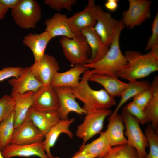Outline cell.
Masks as SVG:
<instances>
[{"label":"cell","instance_id":"obj_1","mask_svg":"<svg viewBox=\"0 0 158 158\" xmlns=\"http://www.w3.org/2000/svg\"><path fill=\"white\" fill-rule=\"evenodd\" d=\"M125 26L120 20L109 49L105 56L98 61L83 65L90 70L92 74L119 77L120 71L127 62L120 47L121 33Z\"/></svg>","mask_w":158,"mask_h":158},{"label":"cell","instance_id":"obj_2","mask_svg":"<svg viewBox=\"0 0 158 158\" xmlns=\"http://www.w3.org/2000/svg\"><path fill=\"white\" fill-rule=\"evenodd\" d=\"M91 74L88 69L83 73L78 84L71 88L76 98L84 104L83 108L87 112L99 109H109L115 105L114 97L110 95L105 90H95L92 89L88 83V79Z\"/></svg>","mask_w":158,"mask_h":158},{"label":"cell","instance_id":"obj_3","mask_svg":"<svg viewBox=\"0 0 158 158\" xmlns=\"http://www.w3.org/2000/svg\"><path fill=\"white\" fill-rule=\"evenodd\" d=\"M124 56L126 64L121 69L119 77L129 81L147 76L158 70V60L150 51L143 54L137 51L127 50Z\"/></svg>","mask_w":158,"mask_h":158},{"label":"cell","instance_id":"obj_4","mask_svg":"<svg viewBox=\"0 0 158 158\" xmlns=\"http://www.w3.org/2000/svg\"><path fill=\"white\" fill-rule=\"evenodd\" d=\"M73 35L72 38L61 36L59 40L64 55L72 67L87 64L91 54L85 37L80 32Z\"/></svg>","mask_w":158,"mask_h":158},{"label":"cell","instance_id":"obj_5","mask_svg":"<svg viewBox=\"0 0 158 158\" xmlns=\"http://www.w3.org/2000/svg\"><path fill=\"white\" fill-rule=\"evenodd\" d=\"M126 128L125 133L128 145L134 148L139 158H144L147 154L146 148L149 147L148 140L142 131L138 120L130 114L125 107L121 114Z\"/></svg>","mask_w":158,"mask_h":158},{"label":"cell","instance_id":"obj_6","mask_svg":"<svg viewBox=\"0 0 158 158\" xmlns=\"http://www.w3.org/2000/svg\"><path fill=\"white\" fill-rule=\"evenodd\" d=\"M15 23L20 28L26 29L34 28L40 20L42 11L35 0H20L17 6L11 10Z\"/></svg>","mask_w":158,"mask_h":158},{"label":"cell","instance_id":"obj_7","mask_svg":"<svg viewBox=\"0 0 158 158\" xmlns=\"http://www.w3.org/2000/svg\"><path fill=\"white\" fill-rule=\"evenodd\" d=\"M109 109H96L87 112L84 120L78 126L76 135L83 140V145L90 138L100 133L103 129L105 119L112 114Z\"/></svg>","mask_w":158,"mask_h":158},{"label":"cell","instance_id":"obj_8","mask_svg":"<svg viewBox=\"0 0 158 158\" xmlns=\"http://www.w3.org/2000/svg\"><path fill=\"white\" fill-rule=\"evenodd\" d=\"M129 8L122 13L121 21L131 29L141 25L151 16L150 0H129Z\"/></svg>","mask_w":158,"mask_h":158},{"label":"cell","instance_id":"obj_9","mask_svg":"<svg viewBox=\"0 0 158 158\" xmlns=\"http://www.w3.org/2000/svg\"><path fill=\"white\" fill-rule=\"evenodd\" d=\"M101 8L95 4L94 0H89L84 10L68 18V23L73 33L80 32L81 30L85 28L94 27Z\"/></svg>","mask_w":158,"mask_h":158},{"label":"cell","instance_id":"obj_10","mask_svg":"<svg viewBox=\"0 0 158 158\" xmlns=\"http://www.w3.org/2000/svg\"><path fill=\"white\" fill-rule=\"evenodd\" d=\"M59 106L58 97L51 85H43L34 92L31 108L41 112L57 111Z\"/></svg>","mask_w":158,"mask_h":158},{"label":"cell","instance_id":"obj_11","mask_svg":"<svg viewBox=\"0 0 158 158\" xmlns=\"http://www.w3.org/2000/svg\"><path fill=\"white\" fill-rule=\"evenodd\" d=\"M30 69L36 79L44 85L51 84L53 79L60 69L59 64L53 56L44 54L38 62L32 65Z\"/></svg>","mask_w":158,"mask_h":158},{"label":"cell","instance_id":"obj_12","mask_svg":"<svg viewBox=\"0 0 158 158\" xmlns=\"http://www.w3.org/2000/svg\"><path fill=\"white\" fill-rule=\"evenodd\" d=\"M54 88L59 101V106L57 113L60 120L69 119L68 114L71 112L79 115L87 114V111L81 107L76 101V98L72 92L71 87Z\"/></svg>","mask_w":158,"mask_h":158},{"label":"cell","instance_id":"obj_13","mask_svg":"<svg viewBox=\"0 0 158 158\" xmlns=\"http://www.w3.org/2000/svg\"><path fill=\"white\" fill-rule=\"evenodd\" d=\"M120 20L113 18L109 12L99 10L94 29L103 43L109 47L114 37Z\"/></svg>","mask_w":158,"mask_h":158},{"label":"cell","instance_id":"obj_14","mask_svg":"<svg viewBox=\"0 0 158 158\" xmlns=\"http://www.w3.org/2000/svg\"><path fill=\"white\" fill-rule=\"evenodd\" d=\"M45 135L29 118L25 120L15 129L11 144L23 145L36 142L42 140Z\"/></svg>","mask_w":158,"mask_h":158},{"label":"cell","instance_id":"obj_15","mask_svg":"<svg viewBox=\"0 0 158 158\" xmlns=\"http://www.w3.org/2000/svg\"><path fill=\"white\" fill-rule=\"evenodd\" d=\"M8 82L12 87L11 94H22L28 92H35L43 85L31 72L29 67L22 68L19 76L10 79Z\"/></svg>","mask_w":158,"mask_h":158},{"label":"cell","instance_id":"obj_16","mask_svg":"<svg viewBox=\"0 0 158 158\" xmlns=\"http://www.w3.org/2000/svg\"><path fill=\"white\" fill-rule=\"evenodd\" d=\"M1 152L5 158L33 156H37L40 158H48L45 151L42 141L23 145L11 144Z\"/></svg>","mask_w":158,"mask_h":158},{"label":"cell","instance_id":"obj_17","mask_svg":"<svg viewBox=\"0 0 158 158\" xmlns=\"http://www.w3.org/2000/svg\"><path fill=\"white\" fill-rule=\"evenodd\" d=\"M80 32L85 37L91 50V54L87 64H92L100 60L106 54L109 47L103 43L94 27L85 28Z\"/></svg>","mask_w":158,"mask_h":158},{"label":"cell","instance_id":"obj_18","mask_svg":"<svg viewBox=\"0 0 158 158\" xmlns=\"http://www.w3.org/2000/svg\"><path fill=\"white\" fill-rule=\"evenodd\" d=\"M75 120L74 118L66 120L60 119L45 135L43 144L45 151L48 158L55 157L52 155L50 149L55 145L61 134L65 133L72 139L73 134L69 128Z\"/></svg>","mask_w":158,"mask_h":158},{"label":"cell","instance_id":"obj_19","mask_svg":"<svg viewBox=\"0 0 158 158\" xmlns=\"http://www.w3.org/2000/svg\"><path fill=\"white\" fill-rule=\"evenodd\" d=\"M47 31L51 38L61 36L71 38L73 37L67 15L60 13L55 14L51 17L45 21Z\"/></svg>","mask_w":158,"mask_h":158},{"label":"cell","instance_id":"obj_20","mask_svg":"<svg viewBox=\"0 0 158 158\" xmlns=\"http://www.w3.org/2000/svg\"><path fill=\"white\" fill-rule=\"evenodd\" d=\"M89 69L83 65H75L64 72H57L55 74L51 85L54 87H73L79 84L81 75Z\"/></svg>","mask_w":158,"mask_h":158},{"label":"cell","instance_id":"obj_21","mask_svg":"<svg viewBox=\"0 0 158 158\" xmlns=\"http://www.w3.org/2000/svg\"><path fill=\"white\" fill-rule=\"evenodd\" d=\"M51 39L45 31L40 34L30 33L24 37L23 42L32 51L34 63L39 61L43 56L47 46Z\"/></svg>","mask_w":158,"mask_h":158},{"label":"cell","instance_id":"obj_22","mask_svg":"<svg viewBox=\"0 0 158 158\" xmlns=\"http://www.w3.org/2000/svg\"><path fill=\"white\" fill-rule=\"evenodd\" d=\"M108 121L106 130L112 147L127 144V140L124 135L125 126L121 115L118 113H112Z\"/></svg>","mask_w":158,"mask_h":158},{"label":"cell","instance_id":"obj_23","mask_svg":"<svg viewBox=\"0 0 158 158\" xmlns=\"http://www.w3.org/2000/svg\"><path fill=\"white\" fill-rule=\"evenodd\" d=\"M26 117L30 119L44 135L60 120L57 111H39L31 107Z\"/></svg>","mask_w":158,"mask_h":158},{"label":"cell","instance_id":"obj_24","mask_svg":"<svg viewBox=\"0 0 158 158\" xmlns=\"http://www.w3.org/2000/svg\"><path fill=\"white\" fill-rule=\"evenodd\" d=\"M88 80L101 85L107 92L114 97H121L128 84L119 80L118 78L92 73L89 77Z\"/></svg>","mask_w":158,"mask_h":158},{"label":"cell","instance_id":"obj_25","mask_svg":"<svg viewBox=\"0 0 158 158\" xmlns=\"http://www.w3.org/2000/svg\"><path fill=\"white\" fill-rule=\"evenodd\" d=\"M33 93L32 92H28L22 94H11L15 103L14 109L15 129L25 120L32 104Z\"/></svg>","mask_w":158,"mask_h":158},{"label":"cell","instance_id":"obj_26","mask_svg":"<svg viewBox=\"0 0 158 158\" xmlns=\"http://www.w3.org/2000/svg\"><path fill=\"white\" fill-rule=\"evenodd\" d=\"M100 133L99 137L91 143L81 145L79 151L94 155L97 158L105 156L112 147L107 131H102Z\"/></svg>","mask_w":158,"mask_h":158},{"label":"cell","instance_id":"obj_27","mask_svg":"<svg viewBox=\"0 0 158 158\" xmlns=\"http://www.w3.org/2000/svg\"><path fill=\"white\" fill-rule=\"evenodd\" d=\"M153 90L152 97L144 111L147 123L157 130L158 123V77H156L150 85Z\"/></svg>","mask_w":158,"mask_h":158},{"label":"cell","instance_id":"obj_28","mask_svg":"<svg viewBox=\"0 0 158 158\" xmlns=\"http://www.w3.org/2000/svg\"><path fill=\"white\" fill-rule=\"evenodd\" d=\"M128 85L121 97V99L113 113H118L122 106L127 101L134 97L150 86L147 82L137 80L129 81Z\"/></svg>","mask_w":158,"mask_h":158},{"label":"cell","instance_id":"obj_29","mask_svg":"<svg viewBox=\"0 0 158 158\" xmlns=\"http://www.w3.org/2000/svg\"><path fill=\"white\" fill-rule=\"evenodd\" d=\"M15 130L14 110L0 123V150L2 151L11 144Z\"/></svg>","mask_w":158,"mask_h":158},{"label":"cell","instance_id":"obj_30","mask_svg":"<svg viewBox=\"0 0 158 158\" xmlns=\"http://www.w3.org/2000/svg\"><path fill=\"white\" fill-rule=\"evenodd\" d=\"M101 158H139L135 149L126 144L114 146Z\"/></svg>","mask_w":158,"mask_h":158},{"label":"cell","instance_id":"obj_31","mask_svg":"<svg viewBox=\"0 0 158 158\" xmlns=\"http://www.w3.org/2000/svg\"><path fill=\"white\" fill-rule=\"evenodd\" d=\"M145 132L150 150L144 158H158V136L157 133L150 125L146 126Z\"/></svg>","mask_w":158,"mask_h":158},{"label":"cell","instance_id":"obj_32","mask_svg":"<svg viewBox=\"0 0 158 158\" xmlns=\"http://www.w3.org/2000/svg\"><path fill=\"white\" fill-rule=\"evenodd\" d=\"M15 105L14 99L11 95H5L0 99V123L13 111Z\"/></svg>","mask_w":158,"mask_h":158},{"label":"cell","instance_id":"obj_33","mask_svg":"<svg viewBox=\"0 0 158 158\" xmlns=\"http://www.w3.org/2000/svg\"><path fill=\"white\" fill-rule=\"evenodd\" d=\"M153 94V90L150 85L149 88L134 97L133 101L140 109L144 110L151 99Z\"/></svg>","mask_w":158,"mask_h":158},{"label":"cell","instance_id":"obj_34","mask_svg":"<svg viewBox=\"0 0 158 158\" xmlns=\"http://www.w3.org/2000/svg\"><path fill=\"white\" fill-rule=\"evenodd\" d=\"M45 4L49 6L50 8L59 11L63 8L71 11L72 6L77 2L76 0H44Z\"/></svg>","mask_w":158,"mask_h":158},{"label":"cell","instance_id":"obj_35","mask_svg":"<svg viewBox=\"0 0 158 158\" xmlns=\"http://www.w3.org/2000/svg\"><path fill=\"white\" fill-rule=\"evenodd\" d=\"M152 33L145 48L146 51L158 46V13H156L152 25Z\"/></svg>","mask_w":158,"mask_h":158},{"label":"cell","instance_id":"obj_36","mask_svg":"<svg viewBox=\"0 0 158 158\" xmlns=\"http://www.w3.org/2000/svg\"><path fill=\"white\" fill-rule=\"evenodd\" d=\"M127 110L137 118L142 125L147 123L144 110L140 109L133 101L125 107Z\"/></svg>","mask_w":158,"mask_h":158},{"label":"cell","instance_id":"obj_37","mask_svg":"<svg viewBox=\"0 0 158 158\" xmlns=\"http://www.w3.org/2000/svg\"><path fill=\"white\" fill-rule=\"evenodd\" d=\"M22 68L20 67H5L0 70V82L9 78H18L20 75Z\"/></svg>","mask_w":158,"mask_h":158},{"label":"cell","instance_id":"obj_38","mask_svg":"<svg viewBox=\"0 0 158 158\" xmlns=\"http://www.w3.org/2000/svg\"><path fill=\"white\" fill-rule=\"evenodd\" d=\"M20 0H0V3L6 8L12 9L18 5Z\"/></svg>","mask_w":158,"mask_h":158},{"label":"cell","instance_id":"obj_39","mask_svg":"<svg viewBox=\"0 0 158 158\" xmlns=\"http://www.w3.org/2000/svg\"><path fill=\"white\" fill-rule=\"evenodd\" d=\"M118 0H108L105 4V6L111 11H114L118 8Z\"/></svg>","mask_w":158,"mask_h":158},{"label":"cell","instance_id":"obj_40","mask_svg":"<svg viewBox=\"0 0 158 158\" xmlns=\"http://www.w3.org/2000/svg\"><path fill=\"white\" fill-rule=\"evenodd\" d=\"M56 158H61L59 157H56ZM94 155L85 153L84 152L78 151L76 152L73 156L71 158H95Z\"/></svg>","mask_w":158,"mask_h":158},{"label":"cell","instance_id":"obj_41","mask_svg":"<svg viewBox=\"0 0 158 158\" xmlns=\"http://www.w3.org/2000/svg\"><path fill=\"white\" fill-rule=\"evenodd\" d=\"M8 10V8L0 3V20L4 18Z\"/></svg>","mask_w":158,"mask_h":158},{"label":"cell","instance_id":"obj_42","mask_svg":"<svg viewBox=\"0 0 158 158\" xmlns=\"http://www.w3.org/2000/svg\"><path fill=\"white\" fill-rule=\"evenodd\" d=\"M150 51L154 57L158 60V46L152 48Z\"/></svg>","mask_w":158,"mask_h":158},{"label":"cell","instance_id":"obj_43","mask_svg":"<svg viewBox=\"0 0 158 158\" xmlns=\"http://www.w3.org/2000/svg\"><path fill=\"white\" fill-rule=\"evenodd\" d=\"M0 158H5L3 156L2 152L0 150Z\"/></svg>","mask_w":158,"mask_h":158}]
</instances>
